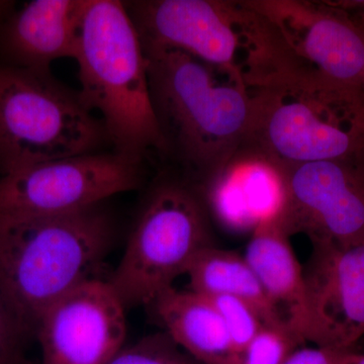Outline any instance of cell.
<instances>
[{"label":"cell","mask_w":364,"mask_h":364,"mask_svg":"<svg viewBox=\"0 0 364 364\" xmlns=\"http://www.w3.org/2000/svg\"><path fill=\"white\" fill-rule=\"evenodd\" d=\"M142 178V160L114 151L38 163L0 176V219L78 212L138 188Z\"/></svg>","instance_id":"8"},{"label":"cell","mask_w":364,"mask_h":364,"mask_svg":"<svg viewBox=\"0 0 364 364\" xmlns=\"http://www.w3.org/2000/svg\"><path fill=\"white\" fill-rule=\"evenodd\" d=\"M287 198L279 220L289 236L312 243L364 242V156L286 165Z\"/></svg>","instance_id":"9"},{"label":"cell","mask_w":364,"mask_h":364,"mask_svg":"<svg viewBox=\"0 0 364 364\" xmlns=\"http://www.w3.org/2000/svg\"><path fill=\"white\" fill-rule=\"evenodd\" d=\"M112 239L102 205L51 217L0 219V294L26 333L41 316L86 280Z\"/></svg>","instance_id":"3"},{"label":"cell","mask_w":364,"mask_h":364,"mask_svg":"<svg viewBox=\"0 0 364 364\" xmlns=\"http://www.w3.org/2000/svg\"><path fill=\"white\" fill-rule=\"evenodd\" d=\"M144 52L165 157L203 183L221 171L247 140L251 91L186 53L148 48Z\"/></svg>","instance_id":"1"},{"label":"cell","mask_w":364,"mask_h":364,"mask_svg":"<svg viewBox=\"0 0 364 364\" xmlns=\"http://www.w3.org/2000/svg\"><path fill=\"white\" fill-rule=\"evenodd\" d=\"M363 354L358 346H301L282 364H358Z\"/></svg>","instance_id":"21"},{"label":"cell","mask_w":364,"mask_h":364,"mask_svg":"<svg viewBox=\"0 0 364 364\" xmlns=\"http://www.w3.org/2000/svg\"><path fill=\"white\" fill-rule=\"evenodd\" d=\"M107 364H200L174 343L166 333H157L124 347Z\"/></svg>","instance_id":"20"},{"label":"cell","mask_w":364,"mask_h":364,"mask_svg":"<svg viewBox=\"0 0 364 364\" xmlns=\"http://www.w3.org/2000/svg\"><path fill=\"white\" fill-rule=\"evenodd\" d=\"M358 364H364V353L363 354V356H361L360 359H359Z\"/></svg>","instance_id":"25"},{"label":"cell","mask_w":364,"mask_h":364,"mask_svg":"<svg viewBox=\"0 0 364 364\" xmlns=\"http://www.w3.org/2000/svg\"><path fill=\"white\" fill-rule=\"evenodd\" d=\"M212 215L186 174H165L150 189L123 258L107 280L126 309L147 306L215 246Z\"/></svg>","instance_id":"6"},{"label":"cell","mask_w":364,"mask_h":364,"mask_svg":"<svg viewBox=\"0 0 364 364\" xmlns=\"http://www.w3.org/2000/svg\"><path fill=\"white\" fill-rule=\"evenodd\" d=\"M251 95L246 141L282 164L364 156V91L299 70Z\"/></svg>","instance_id":"5"},{"label":"cell","mask_w":364,"mask_h":364,"mask_svg":"<svg viewBox=\"0 0 364 364\" xmlns=\"http://www.w3.org/2000/svg\"><path fill=\"white\" fill-rule=\"evenodd\" d=\"M23 326L0 294V364H14L23 335Z\"/></svg>","instance_id":"22"},{"label":"cell","mask_w":364,"mask_h":364,"mask_svg":"<svg viewBox=\"0 0 364 364\" xmlns=\"http://www.w3.org/2000/svg\"><path fill=\"white\" fill-rule=\"evenodd\" d=\"M205 296L221 315L235 351L239 355L265 325L262 318L243 299L230 296Z\"/></svg>","instance_id":"19"},{"label":"cell","mask_w":364,"mask_h":364,"mask_svg":"<svg viewBox=\"0 0 364 364\" xmlns=\"http://www.w3.org/2000/svg\"><path fill=\"white\" fill-rule=\"evenodd\" d=\"M198 186L212 217L254 229L282 214L287 198V167L246 141L221 171Z\"/></svg>","instance_id":"13"},{"label":"cell","mask_w":364,"mask_h":364,"mask_svg":"<svg viewBox=\"0 0 364 364\" xmlns=\"http://www.w3.org/2000/svg\"><path fill=\"white\" fill-rule=\"evenodd\" d=\"M104 124L51 71L0 63V176L51 160L100 152Z\"/></svg>","instance_id":"7"},{"label":"cell","mask_w":364,"mask_h":364,"mask_svg":"<svg viewBox=\"0 0 364 364\" xmlns=\"http://www.w3.org/2000/svg\"><path fill=\"white\" fill-rule=\"evenodd\" d=\"M74 60L79 97L100 114L114 152L139 160L149 151L165 157L142 41L124 2L85 0Z\"/></svg>","instance_id":"4"},{"label":"cell","mask_w":364,"mask_h":364,"mask_svg":"<svg viewBox=\"0 0 364 364\" xmlns=\"http://www.w3.org/2000/svg\"><path fill=\"white\" fill-rule=\"evenodd\" d=\"M85 0H33L0 28V63L50 71L53 62L75 58Z\"/></svg>","instance_id":"14"},{"label":"cell","mask_w":364,"mask_h":364,"mask_svg":"<svg viewBox=\"0 0 364 364\" xmlns=\"http://www.w3.org/2000/svg\"><path fill=\"white\" fill-rule=\"evenodd\" d=\"M124 6L143 48L186 53L250 91L299 70L277 28L250 0H141Z\"/></svg>","instance_id":"2"},{"label":"cell","mask_w":364,"mask_h":364,"mask_svg":"<svg viewBox=\"0 0 364 364\" xmlns=\"http://www.w3.org/2000/svg\"><path fill=\"white\" fill-rule=\"evenodd\" d=\"M186 274L189 277L191 291L203 296H230L243 299L257 311L265 325L287 324L247 260L235 251L215 246L203 249L196 256Z\"/></svg>","instance_id":"17"},{"label":"cell","mask_w":364,"mask_h":364,"mask_svg":"<svg viewBox=\"0 0 364 364\" xmlns=\"http://www.w3.org/2000/svg\"><path fill=\"white\" fill-rule=\"evenodd\" d=\"M306 342L287 324L264 325L235 364H282Z\"/></svg>","instance_id":"18"},{"label":"cell","mask_w":364,"mask_h":364,"mask_svg":"<svg viewBox=\"0 0 364 364\" xmlns=\"http://www.w3.org/2000/svg\"><path fill=\"white\" fill-rule=\"evenodd\" d=\"M342 9H344L352 20L364 31V1H338Z\"/></svg>","instance_id":"23"},{"label":"cell","mask_w":364,"mask_h":364,"mask_svg":"<svg viewBox=\"0 0 364 364\" xmlns=\"http://www.w3.org/2000/svg\"><path fill=\"white\" fill-rule=\"evenodd\" d=\"M16 11V2L0 1V28Z\"/></svg>","instance_id":"24"},{"label":"cell","mask_w":364,"mask_h":364,"mask_svg":"<svg viewBox=\"0 0 364 364\" xmlns=\"http://www.w3.org/2000/svg\"><path fill=\"white\" fill-rule=\"evenodd\" d=\"M126 310L107 280L79 284L38 321L42 364H107L124 348Z\"/></svg>","instance_id":"11"},{"label":"cell","mask_w":364,"mask_h":364,"mask_svg":"<svg viewBox=\"0 0 364 364\" xmlns=\"http://www.w3.org/2000/svg\"><path fill=\"white\" fill-rule=\"evenodd\" d=\"M301 70L364 91V31L334 1L251 0Z\"/></svg>","instance_id":"10"},{"label":"cell","mask_w":364,"mask_h":364,"mask_svg":"<svg viewBox=\"0 0 364 364\" xmlns=\"http://www.w3.org/2000/svg\"><path fill=\"white\" fill-rule=\"evenodd\" d=\"M279 218L254 228L244 257L265 293L291 329L304 341L310 336V314L304 268Z\"/></svg>","instance_id":"15"},{"label":"cell","mask_w":364,"mask_h":364,"mask_svg":"<svg viewBox=\"0 0 364 364\" xmlns=\"http://www.w3.org/2000/svg\"><path fill=\"white\" fill-rule=\"evenodd\" d=\"M312 246L304 268L309 342L317 346H358L364 337V242Z\"/></svg>","instance_id":"12"},{"label":"cell","mask_w":364,"mask_h":364,"mask_svg":"<svg viewBox=\"0 0 364 364\" xmlns=\"http://www.w3.org/2000/svg\"><path fill=\"white\" fill-rule=\"evenodd\" d=\"M151 306L174 343L200 364H235L238 354L226 325L210 299L173 287Z\"/></svg>","instance_id":"16"}]
</instances>
